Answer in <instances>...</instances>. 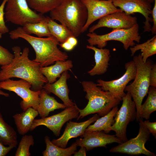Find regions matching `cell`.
<instances>
[{
    "mask_svg": "<svg viewBox=\"0 0 156 156\" xmlns=\"http://www.w3.org/2000/svg\"><path fill=\"white\" fill-rule=\"evenodd\" d=\"M12 49L14 57L10 63L1 66L0 81L12 78H19L30 83L32 90H40L48 82L40 71V64L29 58L28 48H24L22 53L19 46H14Z\"/></svg>",
    "mask_w": 156,
    "mask_h": 156,
    "instance_id": "cell-1",
    "label": "cell"
},
{
    "mask_svg": "<svg viewBox=\"0 0 156 156\" xmlns=\"http://www.w3.org/2000/svg\"><path fill=\"white\" fill-rule=\"evenodd\" d=\"M9 35L12 39L22 38L31 45L36 54L33 60L39 63L41 67L48 66L57 61L66 60L68 58L66 53L59 49L60 43L52 36L46 38L33 36L26 33L21 27L12 30Z\"/></svg>",
    "mask_w": 156,
    "mask_h": 156,
    "instance_id": "cell-2",
    "label": "cell"
},
{
    "mask_svg": "<svg viewBox=\"0 0 156 156\" xmlns=\"http://www.w3.org/2000/svg\"><path fill=\"white\" fill-rule=\"evenodd\" d=\"M50 12L51 19L66 27L76 37L82 33L88 17L87 9L81 0H62Z\"/></svg>",
    "mask_w": 156,
    "mask_h": 156,
    "instance_id": "cell-3",
    "label": "cell"
},
{
    "mask_svg": "<svg viewBox=\"0 0 156 156\" xmlns=\"http://www.w3.org/2000/svg\"><path fill=\"white\" fill-rule=\"evenodd\" d=\"M81 84L84 91L86 92L85 98L88 102L84 109L79 108L77 120L94 113L104 116L120 103L119 100L112 96L109 92L103 90L93 81H83Z\"/></svg>",
    "mask_w": 156,
    "mask_h": 156,
    "instance_id": "cell-4",
    "label": "cell"
},
{
    "mask_svg": "<svg viewBox=\"0 0 156 156\" xmlns=\"http://www.w3.org/2000/svg\"><path fill=\"white\" fill-rule=\"evenodd\" d=\"M133 61L136 68V74L133 81L126 86L125 91L130 93L135 103L136 111V119L138 121L140 118L139 112L143 100L148 94L150 87L149 74L153 64L150 60L147 59L144 62L140 54L134 56Z\"/></svg>",
    "mask_w": 156,
    "mask_h": 156,
    "instance_id": "cell-5",
    "label": "cell"
},
{
    "mask_svg": "<svg viewBox=\"0 0 156 156\" xmlns=\"http://www.w3.org/2000/svg\"><path fill=\"white\" fill-rule=\"evenodd\" d=\"M139 31V26L137 23L130 28L113 29L110 32L103 35L89 32L87 35L89 37L87 41L90 45H97L99 48L105 47L108 41H118L123 44L125 49L127 50L135 45V41L140 42L141 37Z\"/></svg>",
    "mask_w": 156,
    "mask_h": 156,
    "instance_id": "cell-6",
    "label": "cell"
},
{
    "mask_svg": "<svg viewBox=\"0 0 156 156\" xmlns=\"http://www.w3.org/2000/svg\"><path fill=\"white\" fill-rule=\"evenodd\" d=\"M4 13L7 21L22 26L38 22L45 18L31 10L26 0H7Z\"/></svg>",
    "mask_w": 156,
    "mask_h": 156,
    "instance_id": "cell-7",
    "label": "cell"
},
{
    "mask_svg": "<svg viewBox=\"0 0 156 156\" xmlns=\"http://www.w3.org/2000/svg\"><path fill=\"white\" fill-rule=\"evenodd\" d=\"M31 88L30 83L22 79L19 80L9 79L0 81V89L14 92L22 98L20 105L23 111L31 107L37 111L38 109L40 90L34 91Z\"/></svg>",
    "mask_w": 156,
    "mask_h": 156,
    "instance_id": "cell-8",
    "label": "cell"
},
{
    "mask_svg": "<svg viewBox=\"0 0 156 156\" xmlns=\"http://www.w3.org/2000/svg\"><path fill=\"white\" fill-rule=\"evenodd\" d=\"M122 101V105L116 113L111 130L114 131L115 135L124 142L128 140L126 135L127 126L136 119V111L135 103L129 92H127Z\"/></svg>",
    "mask_w": 156,
    "mask_h": 156,
    "instance_id": "cell-9",
    "label": "cell"
},
{
    "mask_svg": "<svg viewBox=\"0 0 156 156\" xmlns=\"http://www.w3.org/2000/svg\"><path fill=\"white\" fill-rule=\"evenodd\" d=\"M138 134L135 138L123 142L111 148L112 153H122L130 155L144 154L148 156H155V154L147 150L145 146L149 140L150 133L144 123L142 119L140 118Z\"/></svg>",
    "mask_w": 156,
    "mask_h": 156,
    "instance_id": "cell-10",
    "label": "cell"
},
{
    "mask_svg": "<svg viewBox=\"0 0 156 156\" xmlns=\"http://www.w3.org/2000/svg\"><path fill=\"white\" fill-rule=\"evenodd\" d=\"M125 68V73L119 78L110 81L98 79L96 84L103 90L109 92L112 96L120 101L126 94L125 92L126 87L134 79L136 73V66L133 60L126 63Z\"/></svg>",
    "mask_w": 156,
    "mask_h": 156,
    "instance_id": "cell-11",
    "label": "cell"
},
{
    "mask_svg": "<svg viewBox=\"0 0 156 156\" xmlns=\"http://www.w3.org/2000/svg\"><path fill=\"white\" fill-rule=\"evenodd\" d=\"M79 113V108L75 103L74 105L66 107L57 114L48 117L35 119L30 131L33 130L39 126L43 125L51 130L56 136H59L64 124L70 120L77 118Z\"/></svg>",
    "mask_w": 156,
    "mask_h": 156,
    "instance_id": "cell-12",
    "label": "cell"
},
{
    "mask_svg": "<svg viewBox=\"0 0 156 156\" xmlns=\"http://www.w3.org/2000/svg\"><path fill=\"white\" fill-rule=\"evenodd\" d=\"M113 3L116 7L127 14L131 15L135 13L142 14L145 21L143 23L144 32L151 31V26L150 22H153L151 14V3L147 0H112Z\"/></svg>",
    "mask_w": 156,
    "mask_h": 156,
    "instance_id": "cell-13",
    "label": "cell"
},
{
    "mask_svg": "<svg viewBox=\"0 0 156 156\" xmlns=\"http://www.w3.org/2000/svg\"><path fill=\"white\" fill-rule=\"evenodd\" d=\"M88 12L86 22L81 31H86L94 21L112 13L122 11L113 4L112 0H81Z\"/></svg>",
    "mask_w": 156,
    "mask_h": 156,
    "instance_id": "cell-14",
    "label": "cell"
},
{
    "mask_svg": "<svg viewBox=\"0 0 156 156\" xmlns=\"http://www.w3.org/2000/svg\"><path fill=\"white\" fill-rule=\"evenodd\" d=\"M137 23L136 17L127 15L122 11L117 12L100 18L97 24L89 28V32H94L96 29L102 27L127 29L132 27Z\"/></svg>",
    "mask_w": 156,
    "mask_h": 156,
    "instance_id": "cell-15",
    "label": "cell"
},
{
    "mask_svg": "<svg viewBox=\"0 0 156 156\" xmlns=\"http://www.w3.org/2000/svg\"><path fill=\"white\" fill-rule=\"evenodd\" d=\"M83 138L77 139L75 142L77 146L85 147L87 151L98 147L106 148L107 144L116 143L120 144L123 142L115 135H111L103 131H85Z\"/></svg>",
    "mask_w": 156,
    "mask_h": 156,
    "instance_id": "cell-16",
    "label": "cell"
},
{
    "mask_svg": "<svg viewBox=\"0 0 156 156\" xmlns=\"http://www.w3.org/2000/svg\"><path fill=\"white\" fill-rule=\"evenodd\" d=\"M99 116L96 114L87 120L77 122L70 121L67 123L63 134L59 138L53 139L51 141L55 145L66 148L69 140L73 138L82 136L86 128L92 123L95 122Z\"/></svg>",
    "mask_w": 156,
    "mask_h": 156,
    "instance_id": "cell-17",
    "label": "cell"
},
{
    "mask_svg": "<svg viewBox=\"0 0 156 156\" xmlns=\"http://www.w3.org/2000/svg\"><path fill=\"white\" fill-rule=\"evenodd\" d=\"M69 76L67 71H65L58 80L52 83H45L43 87L49 94L52 93L60 98L66 107H71L75 104L69 97L67 81Z\"/></svg>",
    "mask_w": 156,
    "mask_h": 156,
    "instance_id": "cell-18",
    "label": "cell"
},
{
    "mask_svg": "<svg viewBox=\"0 0 156 156\" xmlns=\"http://www.w3.org/2000/svg\"><path fill=\"white\" fill-rule=\"evenodd\" d=\"M88 49L93 51L95 62L93 68L88 73L91 76L101 75L105 73L107 71L109 65L110 57L109 49H107L97 48L95 47L87 45Z\"/></svg>",
    "mask_w": 156,
    "mask_h": 156,
    "instance_id": "cell-19",
    "label": "cell"
},
{
    "mask_svg": "<svg viewBox=\"0 0 156 156\" xmlns=\"http://www.w3.org/2000/svg\"><path fill=\"white\" fill-rule=\"evenodd\" d=\"M66 107L64 104L59 103L55 98L49 95L43 88L40 91L39 102L37 111L41 118L47 117L51 112L58 109Z\"/></svg>",
    "mask_w": 156,
    "mask_h": 156,
    "instance_id": "cell-20",
    "label": "cell"
},
{
    "mask_svg": "<svg viewBox=\"0 0 156 156\" xmlns=\"http://www.w3.org/2000/svg\"><path fill=\"white\" fill-rule=\"evenodd\" d=\"M38 115V112L31 107L21 113L13 115V117L19 134L23 135L27 133L30 130L34 120Z\"/></svg>",
    "mask_w": 156,
    "mask_h": 156,
    "instance_id": "cell-21",
    "label": "cell"
},
{
    "mask_svg": "<svg viewBox=\"0 0 156 156\" xmlns=\"http://www.w3.org/2000/svg\"><path fill=\"white\" fill-rule=\"evenodd\" d=\"M73 67L71 60L57 61L53 65L40 67V70L46 78L47 83H52L56 81L57 78L60 77L63 72L70 70Z\"/></svg>",
    "mask_w": 156,
    "mask_h": 156,
    "instance_id": "cell-22",
    "label": "cell"
},
{
    "mask_svg": "<svg viewBox=\"0 0 156 156\" xmlns=\"http://www.w3.org/2000/svg\"><path fill=\"white\" fill-rule=\"evenodd\" d=\"M118 109L117 106L114 107L106 115L99 118L93 124L89 125L85 131H103L109 133L111 131V127L114 122V117Z\"/></svg>",
    "mask_w": 156,
    "mask_h": 156,
    "instance_id": "cell-23",
    "label": "cell"
},
{
    "mask_svg": "<svg viewBox=\"0 0 156 156\" xmlns=\"http://www.w3.org/2000/svg\"><path fill=\"white\" fill-rule=\"evenodd\" d=\"M46 148L42 152L43 156H70L73 154L77 150L76 142L67 148H63L54 144L48 136L45 137Z\"/></svg>",
    "mask_w": 156,
    "mask_h": 156,
    "instance_id": "cell-24",
    "label": "cell"
},
{
    "mask_svg": "<svg viewBox=\"0 0 156 156\" xmlns=\"http://www.w3.org/2000/svg\"><path fill=\"white\" fill-rule=\"evenodd\" d=\"M0 142L4 145L16 147L18 144L16 133L4 121L0 112Z\"/></svg>",
    "mask_w": 156,
    "mask_h": 156,
    "instance_id": "cell-25",
    "label": "cell"
},
{
    "mask_svg": "<svg viewBox=\"0 0 156 156\" xmlns=\"http://www.w3.org/2000/svg\"><path fill=\"white\" fill-rule=\"evenodd\" d=\"M46 17L48 28L51 34L60 43L66 41L69 37L74 36L71 31L66 27L58 24L50 17Z\"/></svg>",
    "mask_w": 156,
    "mask_h": 156,
    "instance_id": "cell-26",
    "label": "cell"
},
{
    "mask_svg": "<svg viewBox=\"0 0 156 156\" xmlns=\"http://www.w3.org/2000/svg\"><path fill=\"white\" fill-rule=\"evenodd\" d=\"M131 56H133L135 53L140 50L141 55L143 61L145 62L148 57L156 53V36L155 35L151 39L141 44H136L130 48Z\"/></svg>",
    "mask_w": 156,
    "mask_h": 156,
    "instance_id": "cell-27",
    "label": "cell"
},
{
    "mask_svg": "<svg viewBox=\"0 0 156 156\" xmlns=\"http://www.w3.org/2000/svg\"><path fill=\"white\" fill-rule=\"evenodd\" d=\"M148 96L143 104H142L139 112L140 118L148 120L151 114L156 110V89L152 86L149 88Z\"/></svg>",
    "mask_w": 156,
    "mask_h": 156,
    "instance_id": "cell-28",
    "label": "cell"
},
{
    "mask_svg": "<svg viewBox=\"0 0 156 156\" xmlns=\"http://www.w3.org/2000/svg\"><path fill=\"white\" fill-rule=\"evenodd\" d=\"M22 27L27 34H34L38 37H48L52 36L48 28L46 17L44 19L38 22L27 23Z\"/></svg>",
    "mask_w": 156,
    "mask_h": 156,
    "instance_id": "cell-29",
    "label": "cell"
},
{
    "mask_svg": "<svg viewBox=\"0 0 156 156\" xmlns=\"http://www.w3.org/2000/svg\"><path fill=\"white\" fill-rule=\"evenodd\" d=\"M31 8L43 14L57 6L62 0H26Z\"/></svg>",
    "mask_w": 156,
    "mask_h": 156,
    "instance_id": "cell-30",
    "label": "cell"
},
{
    "mask_svg": "<svg viewBox=\"0 0 156 156\" xmlns=\"http://www.w3.org/2000/svg\"><path fill=\"white\" fill-rule=\"evenodd\" d=\"M34 144V139L31 135H23L19 143L15 154V156H29V148Z\"/></svg>",
    "mask_w": 156,
    "mask_h": 156,
    "instance_id": "cell-31",
    "label": "cell"
},
{
    "mask_svg": "<svg viewBox=\"0 0 156 156\" xmlns=\"http://www.w3.org/2000/svg\"><path fill=\"white\" fill-rule=\"evenodd\" d=\"M14 57V54L0 45V65L3 66L9 64Z\"/></svg>",
    "mask_w": 156,
    "mask_h": 156,
    "instance_id": "cell-32",
    "label": "cell"
},
{
    "mask_svg": "<svg viewBox=\"0 0 156 156\" xmlns=\"http://www.w3.org/2000/svg\"><path fill=\"white\" fill-rule=\"evenodd\" d=\"M7 0H3L0 5V32L5 34L9 31V30L6 25L4 20V9Z\"/></svg>",
    "mask_w": 156,
    "mask_h": 156,
    "instance_id": "cell-33",
    "label": "cell"
},
{
    "mask_svg": "<svg viewBox=\"0 0 156 156\" xmlns=\"http://www.w3.org/2000/svg\"><path fill=\"white\" fill-rule=\"evenodd\" d=\"M150 86L156 88V64H153L149 74Z\"/></svg>",
    "mask_w": 156,
    "mask_h": 156,
    "instance_id": "cell-34",
    "label": "cell"
},
{
    "mask_svg": "<svg viewBox=\"0 0 156 156\" xmlns=\"http://www.w3.org/2000/svg\"><path fill=\"white\" fill-rule=\"evenodd\" d=\"M146 128L150 133H151L155 138L156 137V122H150L148 120L143 121Z\"/></svg>",
    "mask_w": 156,
    "mask_h": 156,
    "instance_id": "cell-35",
    "label": "cell"
},
{
    "mask_svg": "<svg viewBox=\"0 0 156 156\" xmlns=\"http://www.w3.org/2000/svg\"><path fill=\"white\" fill-rule=\"evenodd\" d=\"M151 14L152 17L153 25L151 28V31L152 34H156V0H154V4L151 10Z\"/></svg>",
    "mask_w": 156,
    "mask_h": 156,
    "instance_id": "cell-36",
    "label": "cell"
},
{
    "mask_svg": "<svg viewBox=\"0 0 156 156\" xmlns=\"http://www.w3.org/2000/svg\"><path fill=\"white\" fill-rule=\"evenodd\" d=\"M14 147L12 146H6L0 142V156H6Z\"/></svg>",
    "mask_w": 156,
    "mask_h": 156,
    "instance_id": "cell-37",
    "label": "cell"
},
{
    "mask_svg": "<svg viewBox=\"0 0 156 156\" xmlns=\"http://www.w3.org/2000/svg\"><path fill=\"white\" fill-rule=\"evenodd\" d=\"M60 45L61 48L67 51H71L74 47L66 40L62 43H60Z\"/></svg>",
    "mask_w": 156,
    "mask_h": 156,
    "instance_id": "cell-38",
    "label": "cell"
},
{
    "mask_svg": "<svg viewBox=\"0 0 156 156\" xmlns=\"http://www.w3.org/2000/svg\"><path fill=\"white\" fill-rule=\"evenodd\" d=\"M86 149L85 147H81L80 148L78 151H75V152L73 154L74 156H86Z\"/></svg>",
    "mask_w": 156,
    "mask_h": 156,
    "instance_id": "cell-39",
    "label": "cell"
},
{
    "mask_svg": "<svg viewBox=\"0 0 156 156\" xmlns=\"http://www.w3.org/2000/svg\"><path fill=\"white\" fill-rule=\"evenodd\" d=\"M66 41L74 47L76 46L78 43L77 39L76 37L74 36L69 37Z\"/></svg>",
    "mask_w": 156,
    "mask_h": 156,
    "instance_id": "cell-40",
    "label": "cell"
},
{
    "mask_svg": "<svg viewBox=\"0 0 156 156\" xmlns=\"http://www.w3.org/2000/svg\"><path fill=\"white\" fill-rule=\"evenodd\" d=\"M0 95H3L6 97L9 96V94L8 93H5L1 90H0Z\"/></svg>",
    "mask_w": 156,
    "mask_h": 156,
    "instance_id": "cell-41",
    "label": "cell"
},
{
    "mask_svg": "<svg viewBox=\"0 0 156 156\" xmlns=\"http://www.w3.org/2000/svg\"><path fill=\"white\" fill-rule=\"evenodd\" d=\"M151 3H152L154 2V0H147Z\"/></svg>",
    "mask_w": 156,
    "mask_h": 156,
    "instance_id": "cell-42",
    "label": "cell"
},
{
    "mask_svg": "<svg viewBox=\"0 0 156 156\" xmlns=\"http://www.w3.org/2000/svg\"><path fill=\"white\" fill-rule=\"evenodd\" d=\"M2 34H3L0 32V39L2 38Z\"/></svg>",
    "mask_w": 156,
    "mask_h": 156,
    "instance_id": "cell-43",
    "label": "cell"
},
{
    "mask_svg": "<svg viewBox=\"0 0 156 156\" xmlns=\"http://www.w3.org/2000/svg\"></svg>",
    "mask_w": 156,
    "mask_h": 156,
    "instance_id": "cell-44",
    "label": "cell"
}]
</instances>
